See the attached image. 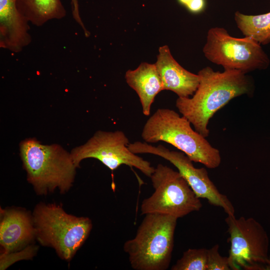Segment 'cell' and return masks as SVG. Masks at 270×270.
Here are the masks:
<instances>
[{
  "label": "cell",
  "instance_id": "cell-1",
  "mask_svg": "<svg viewBox=\"0 0 270 270\" xmlns=\"http://www.w3.org/2000/svg\"><path fill=\"white\" fill-rule=\"evenodd\" d=\"M198 87L192 98H178L176 106L195 130L206 138L210 119L233 98L247 94L251 96L254 86L246 74L234 70L215 72L210 66L199 70Z\"/></svg>",
  "mask_w": 270,
  "mask_h": 270
},
{
  "label": "cell",
  "instance_id": "cell-2",
  "mask_svg": "<svg viewBox=\"0 0 270 270\" xmlns=\"http://www.w3.org/2000/svg\"><path fill=\"white\" fill-rule=\"evenodd\" d=\"M184 116L168 108H158L147 120L141 136L148 144L164 142L182 152L191 160L216 168L221 162L220 150L194 130Z\"/></svg>",
  "mask_w": 270,
  "mask_h": 270
},
{
  "label": "cell",
  "instance_id": "cell-3",
  "mask_svg": "<svg viewBox=\"0 0 270 270\" xmlns=\"http://www.w3.org/2000/svg\"><path fill=\"white\" fill-rule=\"evenodd\" d=\"M20 146L27 180L38 194L56 190L64 194L70 188L77 168L70 153L58 144H42L34 138L22 140Z\"/></svg>",
  "mask_w": 270,
  "mask_h": 270
},
{
  "label": "cell",
  "instance_id": "cell-4",
  "mask_svg": "<svg viewBox=\"0 0 270 270\" xmlns=\"http://www.w3.org/2000/svg\"><path fill=\"white\" fill-rule=\"evenodd\" d=\"M135 237L126 241L124 250L135 270H166L170 264L178 218L145 214Z\"/></svg>",
  "mask_w": 270,
  "mask_h": 270
},
{
  "label": "cell",
  "instance_id": "cell-5",
  "mask_svg": "<svg viewBox=\"0 0 270 270\" xmlns=\"http://www.w3.org/2000/svg\"><path fill=\"white\" fill-rule=\"evenodd\" d=\"M32 218L40 244L54 248L66 261L72 260L86 240L92 226L88 218L68 214L56 204H38Z\"/></svg>",
  "mask_w": 270,
  "mask_h": 270
},
{
  "label": "cell",
  "instance_id": "cell-6",
  "mask_svg": "<svg viewBox=\"0 0 270 270\" xmlns=\"http://www.w3.org/2000/svg\"><path fill=\"white\" fill-rule=\"evenodd\" d=\"M150 178L154 190L142 202V214H158L178 218L201 209L200 198L178 172L159 164Z\"/></svg>",
  "mask_w": 270,
  "mask_h": 270
},
{
  "label": "cell",
  "instance_id": "cell-7",
  "mask_svg": "<svg viewBox=\"0 0 270 270\" xmlns=\"http://www.w3.org/2000/svg\"><path fill=\"white\" fill-rule=\"evenodd\" d=\"M202 52L210 62L224 70H234L244 74L266 69L270 64L260 44L250 37L238 38L223 28H212L208 32Z\"/></svg>",
  "mask_w": 270,
  "mask_h": 270
},
{
  "label": "cell",
  "instance_id": "cell-8",
  "mask_svg": "<svg viewBox=\"0 0 270 270\" xmlns=\"http://www.w3.org/2000/svg\"><path fill=\"white\" fill-rule=\"evenodd\" d=\"M230 234L228 264L232 270H268L270 238L263 226L252 218L228 216Z\"/></svg>",
  "mask_w": 270,
  "mask_h": 270
},
{
  "label": "cell",
  "instance_id": "cell-9",
  "mask_svg": "<svg viewBox=\"0 0 270 270\" xmlns=\"http://www.w3.org/2000/svg\"><path fill=\"white\" fill-rule=\"evenodd\" d=\"M129 144L128 138L122 130H98L85 144L73 148L70 154L76 168L84 159L94 158L112 170L125 164L136 168L150 178L155 168L132 152L128 148Z\"/></svg>",
  "mask_w": 270,
  "mask_h": 270
},
{
  "label": "cell",
  "instance_id": "cell-10",
  "mask_svg": "<svg viewBox=\"0 0 270 270\" xmlns=\"http://www.w3.org/2000/svg\"><path fill=\"white\" fill-rule=\"evenodd\" d=\"M129 150L134 154H150L169 161L178 170L192 190L200 198L206 199L214 206L220 207L228 216H235L234 206L228 196L222 194L209 178L204 168H195L182 152L170 150L162 144L153 146L140 141L130 143Z\"/></svg>",
  "mask_w": 270,
  "mask_h": 270
},
{
  "label": "cell",
  "instance_id": "cell-11",
  "mask_svg": "<svg viewBox=\"0 0 270 270\" xmlns=\"http://www.w3.org/2000/svg\"><path fill=\"white\" fill-rule=\"evenodd\" d=\"M0 244L3 253L20 250L36 238L32 216L18 208H0Z\"/></svg>",
  "mask_w": 270,
  "mask_h": 270
},
{
  "label": "cell",
  "instance_id": "cell-12",
  "mask_svg": "<svg viewBox=\"0 0 270 270\" xmlns=\"http://www.w3.org/2000/svg\"><path fill=\"white\" fill-rule=\"evenodd\" d=\"M162 89L173 92L178 98H189L196 91L199 76L184 69L173 58L168 46L160 47L155 64Z\"/></svg>",
  "mask_w": 270,
  "mask_h": 270
},
{
  "label": "cell",
  "instance_id": "cell-13",
  "mask_svg": "<svg viewBox=\"0 0 270 270\" xmlns=\"http://www.w3.org/2000/svg\"><path fill=\"white\" fill-rule=\"evenodd\" d=\"M28 22L16 0H0V47L17 53L28 46L32 42Z\"/></svg>",
  "mask_w": 270,
  "mask_h": 270
},
{
  "label": "cell",
  "instance_id": "cell-14",
  "mask_svg": "<svg viewBox=\"0 0 270 270\" xmlns=\"http://www.w3.org/2000/svg\"><path fill=\"white\" fill-rule=\"evenodd\" d=\"M125 78L128 85L138 94L144 114L149 116L156 96L163 90L156 64L142 62L136 69L126 71Z\"/></svg>",
  "mask_w": 270,
  "mask_h": 270
},
{
  "label": "cell",
  "instance_id": "cell-15",
  "mask_svg": "<svg viewBox=\"0 0 270 270\" xmlns=\"http://www.w3.org/2000/svg\"><path fill=\"white\" fill-rule=\"evenodd\" d=\"M20 12L32 24L43 26L52 20H60L66 14L60 0H16Z\"/></svg>",
  "mask_w": 270,
  "mask_h": 270
},
{
  "label": "cell",
  "instance_id": "cell-16",
  "mask_svg": "<svg viewBox=\"0 0 270 270\" xmlns=\"http://www.w3.org/2000/svg\"><path fill=\"white\" fill-rule=\"evenodd\" d=\"M234 20L245 36H249L260 44L270 42V12L258 15H247L237 11Z\"/></svg>",
  "mask_w": 270,
  "mask_h": 270
},
{
  "label": "cell",
  "instance_id": "cell-17",
  "mask_svg": "<svg viewBox=\"0 0 270 270\" xmlns=\"http://www.w3.org/2000/svg\"><path fill=\"white\" fill-rule=\"evenodd\" d=\"M208 249L189 248L172 268V270H206Z\"/></svg>",
  "mask_w": 270,
  "mask_h": 270
},
{
  "label": "cell",
  "instance_id": "cell-18",
  "mask_svg": "<svg viewBox=\"0 0 270 270\" xmlns=\"http://www.w3.org/2000/svg\"><path fill=\"white\" fill-rule=\"evenodd\" d=\"M37 247L28 245L18 251L8 253L2 252L0 256V270L6 269L14 263L20 260H29L35 256Z\"/></svg>",
  "mask_w": 270,
  "mask_h": 270
},
{
  "label": "cell",
  "instance_id": "cell-19",
  "mask_svg": "<svg viewBox=\"0 0 270 270\" xmlns=\"http://www.w3.org/2000/svg\"><path fill=\"white\" fill-rule=\"evenodd\" d=\"M228 256H222L219 252V245L216 244L208 249L206 270H230Z\"/></svg>",
  "mask_w": 270,
  "mask_h": 270
},
{
  "label": "cell",
  "instance_id": "cell-20",
  "mask_svg": "<svg viewBox=\"0 0 270 270\" xmlns=\"http://www.w3.org/2000/svg\"><path fill=\"white\" fill-rule=\"evenodd\" d=\"M70 4L73 18L82 28L84 33L87 34L88 31L85 28L80 16L78 0H70Z\"/></svg>",
  "mask_w": 270,
  "mask_h": 270
},
{
  "label": "cell",
  "instance_id": "cell-21",
  "mask_svg": "<svg viewBox=\"0 0 270 270\" xmlns=\"http://www.w3.org/2000/svg\"><path fill=\"white\" fill-rule=\"evenodd\" d=\"M205 6V0H192L186 7L191 12L198 14L202 12Z\"/></svg>",
  "mask_w": 270,
  "mask_h": 270
},
{
  "label": "cell",
  "instance_id": "cell-22",
  "mask_svg": "<svg viewBox=\"0 0 270 270\" xmlns=\"http://www.w3.org/2000/svg\"><path fill=\"white\" fill-rule=\"evenodd\" d=\"M179 3L186 6L192 0H178Z\"/></svg>",
  "mask_w": 270,
  "mask_h": 270
},
{
  "label": "cell",
  "instance_id": "cell-23",
  "mask_svg": "<svg viewBox=\"0 0 270 270\" xmlns=\"http://www.w3.org/2000/svg\"><path fill=\"white\" fill-rule=\"evenodd\" d=\"M268 270H270V254H269L268 260L267 262Z\"/></svg>",
  "mask_w": 270,
  "mask_h": 270
}]
</instances>
